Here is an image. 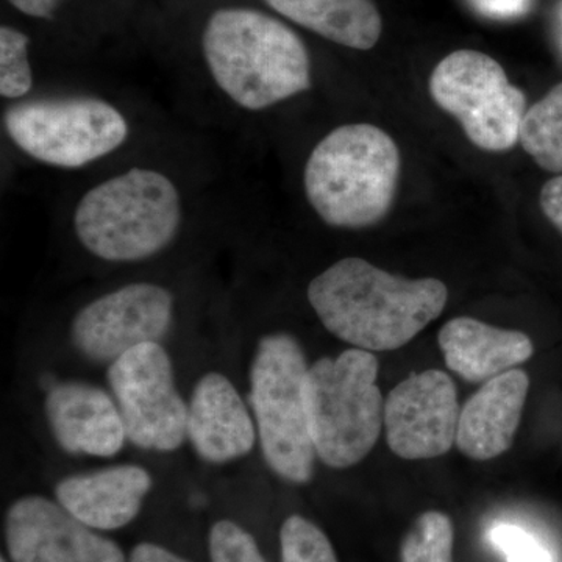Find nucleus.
Instances as JSON below:
<instances>
[{
    "instance_id": "25",
    "label": "nucleus",
    "mask_w": 562,
    "mask_h": 562,
    "mask_svg": "<svg viewBox=\"0 0 562 562\" xmlns=\"http://www.w3.org/2000/svg\"><path fill=\"white\" fill-rule=\"evenodd\" d=\"M535 0H471L473 9L492 20H514L531 10Z\"/></svg>"
},
{
    "instance_id": "22",
    "label": "nucleus",
    "mask_w": 562,
    "mask_h": 562,
    "mask_svg": "<svg viewBox=\"0 0 562 562\" xmlns=\"http://www.w3.org/2000/svg\"><path fill=\"white\" fill-rule=\"evenodd\" d=\"M281 562H338L330 539L317 525L291 516L280 530Z\"/></svg>"
},
{
    "instance_id": "19",
    "label": "nucleus",
    "mask_w": 562,
    "mask_h": 562,
    "mask_svg": "<svg viewBox=\"0 0 562 562\" xmlns=\"http://www.w3.org/2000/svg\"><path fill=\"white\" fill-rule=\"evenodd\" d=\"M519 139L542 169L562 173V83L527 110Z\"/></svg>"
},
{
    "instance_id": "11",
    "label": "nucleus",
    "mask_w": 562,
    "mask_h": 562,
    "mask_svg": "<svg viewBox=\"0 0 562 562\" xmlns=\"http://www.w3.org/2000/svg\"><path fill=\"white\" fill-rule=\"evenodd\" d=\"M460 403L446 372L414 373L384 401L387 446L403 460H431L457 443Z\"/></svg>"
},
{
    "instance_id": "17",
    "label": "nucleus",
    "mask_w": 562,
    "mask_h": 562,
    "mask_svg": "<svg viewBox=\"0 0 562 562\" xmlns=\"http://www.w3.org/2000/svg\"><path fill=\"white\" fill-rule=\"evenodd\" d=\"M450 371L471 383H483L512 371L535 353L530 336L503 330L472 317H454L438 336Z\"/></svg>"
},
{
    "instance_id": "2",
    "label": "nucleus",
    "mask_w": 562,
    "mask_h": 562,
    "mask_svg": "<svg viewBox=\"0 0 562 562\" xmlns=\"http://www.w3.org/2000/svg\"><path fill=\"white\" fill-rule=\"evenodd\" d=\"M202 50L214 83L241 109L266 110L312 88V60L301 36L262 11H214Z\"/></svg>"
},
{
    "instance_id": "27",
    "label": "nucleus",
    "mask_w": 562,
    "mask_h": 562,
    "mask_svg": "<svg viewBox=\"0 0 562 562\" xmlns=\"http://www.w3.org/2000/svg\"><path fill=\"white\" fill-rule=\"evenodd\" d=\"M9 2L25 16L52 20L65 0H9Z\"/></svg>"
},
{
    "instance_id": "15",
    "label": "nucleus",
    "mask_w": 562,
    "mask_h": 562,
    "mask_svg": "<svg viewBox=\"0 0 562 562\" xmlns=\"http://www.w3.org/2000/svg\"><path fill=\"white\" fill-rule=\"evenodd\" d=\"M530 379L520 369L501 373L484 382L465 402L458 422L457 446L475 461H490L512 449Z\"/></svg>"
},
{
    "instance_id": "8",
    "label": "nucleus",
    "mask_w": 562,
    "mask_h": 562,
    "mask_svg": "<svg viewBox=\"0 0 562 562\" xmlns=\"http://www.w3.org/2000/svg\"><path fill=\"white\" fill-rule=\"evenodd\" d=\"M430 94L480 149L505 151L519 140L527 98L490 55L473 49L447 55L431 72Z\"/></svg>"
},
{
    "instance_id": "14",
    "label": "nucleus",
    "mask_w": 562,
    "mask_h": 562,
    "mask_svg": "<svg viewBox=\"0 0 562 562\" xmlns=\"http://www.w3.org/2000/svg\"><path fill=\"white\" fill-rule=\"evenodd\" d=\"M188 438L195 452L213 464L246 457L255 446L249 409L231 380L205 373L192 391L188 406Z\"/></svg>"
},
{
    "instance_id": "29",
    "label": "nucleus",
    "mask_w": 562,
    "mask_h": 562,
    "mask_svg": "<svg viewBox=\"0 0 562 562\" xmlns=\"http://www.w3.org/2000/svg\"><path fill=\"white\" fill-rule=\"evenodd\" d=\"M0 562H7V561H5V558H2V560H0Z\"/></svg>"
},
{
    "instance_id": "6",
    "label": "nucleus",
    "mask_w": 562,
    "mask_h": 562,
    "mask_svg": "<svg viewBox=\"0 0 562 562\" xmlns=\"http://www.w3.org/2000/svg\"><path fill=\"white\" fill-rule=\"evenodd\" d=\"M308 369L299 342L286 333H273L258 342L250 371L262 454L277 475L295 484L313 479L316 460L305 402Z\"/></svg>"
},
{
    "instance_id": "26",
    "label": "nucleus",
    "mask_w": 562,
    "mask_h": 562,
    "mask_svg": "<svg viewBox=\"0 0 562 562\" xmlns=\"http://www.w3.org/2000/svg\"><path fill=\"white\" fill-rule=\"evenodd\" d=\"M539 202L547 220L552 222L562 235V173L543 184Z\"/></svg>"
},
{
    "instance_id": "12",
    "label": "nucleus",
    "mask_w": 562,
    "mask_h": 562,
    "mask_svg": "<svg viewBox=\"0 0 562 562\" xmlns=\"http://www.w3.org/2000/svg\"><path fill=\"white\" fill-rule=\"evenodd\" d=\"M5 539L13 562H127L116 542L40 495L11 505Z\"/></svg>"
},
{
    "instance_id": "28",
    "label": "nucleus",
    "mask_w": 562,
    "mask_h": 562,
    "mask_svg": "<svg viewBox=\"0 0 562 562\" xmlns=\"http://www.w3.org/2000/svg\"><path fill=\"white\" fill-rule=\"evenodd\" d=\"M128 562H190L179 554L169 552V550L162 549L157 543L143 542L138 543L135 549L132 550Z\"/></svg>"
},
{
    "instance_id": "10",
    "label": "nucleus",
    "mask_w": 562,
    "mask_h": 562,
    "mask_svg": "<svg viewBox=\"0 0 562 562\" xmlns=\"http://www.w3.org/2000/svg\"><path fill=\"white\" fill-rule=\"evenodd\" d=\"M173 297L160 284L132 283L80 310L70 339L92 361L113 362L140 344L158 342L172 324Z\"/></svg>"
},
{
    "instance_id": "24",
    "label": "nucleus",
    "mask_w": 562,
    "mask_h": 562,
    "mask_svg": "<svg viewBox=\"0 0 562 562\" xmlns=\"http://www.w3.org/2000/svg\"><path fill=\"white\" fill-rule=\"evenodd\" d=\"M487 541L508 562H553L552 554L536 536L513 524H494Z\"/></svg>"
},
{
    "instance_id": "7",
    "label": "nucleus",
    "mask_w": 562,
    "mask_h": 562,
    "mask_svg": "<svg viewBox=\"0 0 562 562\" xmlns=\"http://www.w3.org/2000/svg\"><path fill=\"white\" fill-rule=\"evenodd\" d=\"M3 125L18 149L54 168L77 169L120 149L124 114L95 98L41 99L10 106Z\"/></svg>"
},
{
    "instance_id": "23",
    "label": "nucleus",
    "mask_w": 562,
    "mask_h": 562,
    "mask_svg": "<svg viewBox=\"0 0 562 562\" xmlns=\"http://www.w3.org/2000/svg\"><path fill=\"white\" fill-rule=\"evenodd\" d=\"M209 549L211 562H266L250 532L232 520L211 527Z\"/></svg>"
},
{
    "instance_id": "21",
    "label": "nucleus",
    "mask_w": 562,
    "mask_h": 562,
    "mask_svg": "<svg viewBox=\"0 0 562 562\" xmlns=\"http://www.w3.org/2000/svg\"><path fill=\"white\" fill-rule=\"evenodd\" d=\"M31 38L10 25L0 29V95L21 99L31 92L33 72L29 60Z\"/></svg>"
},
{
    "instance_id": "4",
    "label": "nucleus",
    "mask_w": 562,
    "mask_h": 562,
    "mask_svg": "<svg viewBox=\"0 0 562 562\" xmlns=\"http://www.w3.org/2000/svg\"><path fill=\"white\" fill-rule=\"evenodd\" d=\"M181 224L179 190L165 173L133 168L91 188L74 213L85 249L111 262L147 260L165 250Z\"/></svg>"
},
{
    "instance_id": "5",
    "label": "nucleus",
    "mask_w": 562,
    "mask_h": 562,
    "mask_svg": "<svg viewBox=\"0 0 562 562\" xmlns=\"http://www.w3.org/2000/svg\"><path fill=\"white\" fill-rule=\"evenodd\" d=\"M379 360L350 349L321 358L308 369L305 402L314 450L324 464L347 469L372 452L384 425V401L376 386Z\"/></svg>"
},
{
    "instance_id": "1",
    "label": "nucleus",
    "mask_w": 562,
    "mask_h": 562,
    "mask_svg": "<svg viewBox=\"0 0 562 562\" xmlns=\"http://www.w3.org/2000/svg\"><path fill=\"white\" fill-rule=\"evenodd\" d=\"M449 291L441 280H412L362 258H344L308 286L324 327L355 349L397 350L441 316Z\"/></svg>"
},
{
    "instance_id": "20",
    "label": "nucleus",
    "mask_w": 562,
    "mask_h": 562,
    "mask_svg": "<svg viewBox=\"0 0 562 562\" xmlns=\"http://www.w3.org/2000/svg\"><path fill=\"white\" fill-rule=\"evenodd\" d=\"M453 538L447 514L424 513L403 539L401 562H453Z\"/></svg>"
},
{
    "instance_id": "16",
    "label": "nucleus",
    "mask_w": 562,
    "mask_h": 562,
    "mask_svg": "<svg viewBox=\"0 0 562 562\" xmlns=\"http://www.w3.org/2000/svg\"><path fill=\"white\" fill-rule=\"evenodd\" d=\"M151 476L139 465L124 464L77 473L55 486V497L66 512L92 530H120L140 512Z\"/></svg>"
},
{
    "instance_id": "18",
    "label": "nucleus",
    "mask_w": 562,
    "mask_h": 562,
    "mask_svg": "<svg viewBox=\"0 0 562 562\" xmlns=\"http://www.w3.org/2000/svg\"><path fill=\"white\" fill-rule=\"evenodd\" d=\"M281 16L322 38L371 50L383 33V20L373 0H265Z\"/></svg>"
},
{
    "instance_id": "3",
    "label": "nucleus",
    "mask_w": 562,
    "mask_h": 562,
    "mask_svg": "<svg viewBox=\"0 0 562 562\" xmlns=\"http://www.w3.org/2000/svg\"><path fill=\"white\" fill-rule=\"evenodd\" d=\"M398 173L401 151L386 132L372 124H347L314 147L303 187L325 224L358 231L386 216Z\"/></svg>"
},
{
    "instance_id": "9",
    "label": "nucleus",
    "mask_w": 562,
    "mask_h": 562,
    "mask_svg": "<svg viewBox=\"0 0 562 562\" xmlns=\"http://www.w3.org/2000/svg\"><path fill=\"white\" fill-rule=\"evenodd\" d=\"M109 383L127 439L154 452L179 449L188 436V406L173 382L171 358L160 344H140L111 362Z\"/></svg>"
},
{
    "instance_id": "13",
    "label": "nucleus",
    "mask_w": 562,
    "mask_h": 562,
    "mask_svg": "<svg viewBox=\"0 0 562 562\" xmlns=\"http://www.w3.org/2000/svg\"><path fill=\"white\" fill-rule=\"evenodd\" d=\"M47 420L65 452L110 458L121 452L127 435L120 408L101 387L57 383L47 391Z\"/></svg>"
}]
</instances>
